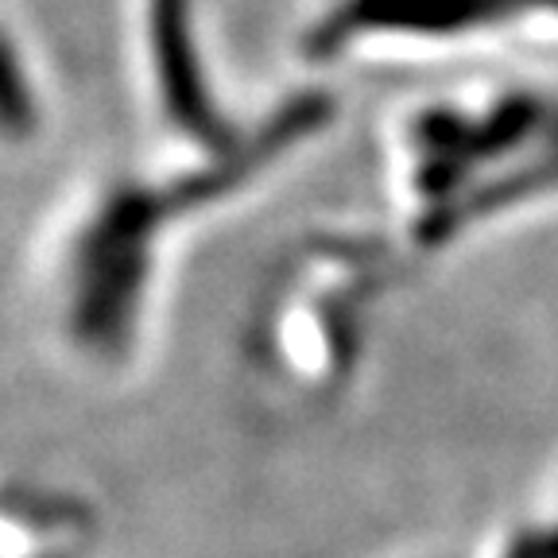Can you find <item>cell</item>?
<instances>
[{"label":"cell","mask_w":558,"mask_h":558,"mask_svg":"<svg viewBox=\"0 0 558 558\" xmlns=\"http://www.w3.org/2000/svg\"><path fill=\"white\" fill-rule=\"evenodd\" d=\"M323 121V97H306L268 140L241 156L194 159L183 171L148 179H113L82 202L35 268L39 323L66 373L89 384L136 376L156 333L159 283L174 236Z\"/></svg>","instance_id":"obj_1"},{"label":"cell","mask_w":558,"mask_h":558,"mask_svg":"<svg viewBox=\"0 0 558 558\" xmlns=\"http://www.w3.org/2000/svg\"><path fill=\"white\" fill-rule=\"evenodd\" d=\"M558 191V101L532 89L430 101L400 121L384 233L408 271Z\"/></svg>","instance_id":"obj_2"},{"label":"cell","mask_w":558,"mask_h":558,"mask_svg":"<svg viewBox=\"0 0 558 558\" xmlns=\"http://www.w3.org/2000/svg\"><path fill=\"white\" fill-rule=\"evenodd\" d=\"M411 271L384 229L314 233L264 279L244 326V376L264 408L288 418L345 403L373 345L384 299Z\"/></svg>","instance_id":"obj_3"},{"label":"cell","mask_w":558,"mask_h":558,"mask_svg":"<svg viewBox=\"0 0 558 558\" xmlns=\"http://www.w3.org/2000/svg\"><path fill=\"white\" fill-rule=\"evenodd\" d=\"M543 32H558V0H333L311 32V54L500 44Z\"/></svg>","instance_id":"obj_4"},{"label":"cell","mask_w":558,"mask_h":558,"mask_svg":"<svg viewBox=\"0 0 558 558\" xmlns=\"http://www.w3.org/2000/svg\"><path fill=\"white\" fill-rule=\"evenodd\" d=\"M101 508L89 493L51 477H20L4 488L0 558H94Z\"/></svg>","instance_id":"obj_5"},{"label":"cell","mask_w":558,"mask_h":558,"mask_svg":"<svg viewBox=\"0 0 558 558\" xmlns=\"http://www.w3.org/2000/svg\"><path fill=\"white\" fill-rule=\"evenodd\" d=\"M473 558H558V465L515 512L470 550Z\"/></svg>","instance_id":"obj_6"},{"label":"cell","mask_w":558,"mask_h":558,"mask_svg":"<svg viewBox=\"0 0 558 558\" xmlns=\"http://www.w3.org/2000/svg\"><path fill=\"white\" fill-rule=\"evenodd\" d=\"M418 558H473L470 550H438V555H418Z\"/></svg>","instance_id":"obj_7"}]
</instances>
